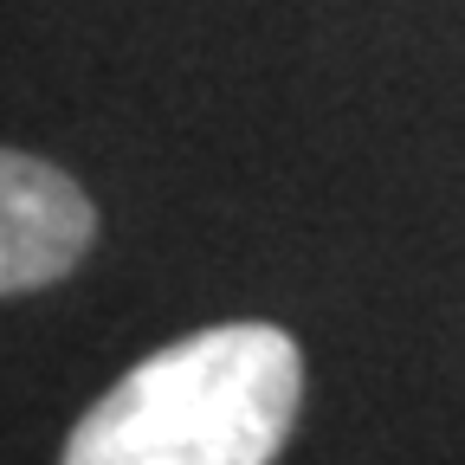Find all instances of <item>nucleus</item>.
Listing matches in <instances>:
<instances>
[{
  "label": "nucleus",
  "mask_w": 465,
  "mask_h": 465,
  "mask_svg": "<svg viewBox=\"0 0 465 465\" xmlns=\"http://www.w3.org/2000/svg\"><path fill=\"white\" fill-rule=\"evenodd\" d=\"M304 401L278 323H213L143 356L65 440V465H272Z\"/></svg>",
  "instance_id": "nucleus-1"
},
{
  "label": "nucleus",
  "mask_w": 465,
  "mask_h": 465,
  "mask_svg": "<svg viewBox=\"0 0 465 465\" xmlns=\"http://www.w3.org/2000/svg\"><path fill=\"white\" fill-rule=\"evenodd\" d=\"M97 246V207L58 162L0 149V298H26Z\"/></svg>",
  "instance_id": "nucleus-2"
}]
</instances>
